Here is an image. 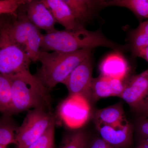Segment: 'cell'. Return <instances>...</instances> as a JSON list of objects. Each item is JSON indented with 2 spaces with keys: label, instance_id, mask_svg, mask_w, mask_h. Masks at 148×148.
I'll list each match as a JSON object with an SVG mask.
<instances>
[{
  "label": "cell",
  "instance_id": "cell-1",
  "mask_svg": "<svg viewBox=\"0 0 148 148\" xmlns=\"http://www.w3.org/2000/svg\"><path fill=\"white\" fill-rule=\"evenodd\" d=\"M98 47L110 48L117 52L125 49L109 40L101 32L88 31L83 27L76 31L56 30L42 34L40 51L69 53Z\"/></svg>",
  "mask_w": 148,
  "mask_h": 148
},
{
  "label": "cell",
  "instance_id": "cell-2",
  "mask_svg": "<svg viewBox=\"0 0 148 148\" xmlns=\"http://www.w3.org/2000/svg\"><path fill=\"white\" fill-rule=\"evenodd\" d=\"M92 49L69 53L40 51L38 61L41 66L34 75L50 92L58 84L63 83L77 66L91 55Z\"/></svg>",
  "mask_w": 148,
  "mask_h": 148
},
{
  "label": "cell",
  "instance_id": "cell-3",
  "mask_svg": "<svg viewBox=\"0 0 148 148\" xmlns=\"http://www.w3.org/2000/svg\"><path fill=\"white\" fill-rule=\"evenodd\" d=\"M9 76L11 84V116L37 108L51 111L50 92L30 71Z\"/></svg>",
  "mask_w": 148,
  "mask_h": 148
},
{
  "label": "cell",
  "instance_id": "cell-4",
  "mask_svg": "<svg viewBox=\"0 0 148 148\" xmlns=\"http://www.w3.org/2000/svg\"><path fill=\"white\" fill-rule=\"evenodd\" d=\"M5 30L11 39L29 55L32 62L38 61L42 34L28 18L25 11L16 14Z\"/></svg>",
  "mask_w": 148,
  "mask_h": 148
},
{
  "label": "cell",
  "instance_id": "cell-5",
  "mask_svg": "<svg viewBox=\"0 0 148 148\" xmlns=\"http://www.w3.org/2000/svg\"><path fill=\"white\" fill-rule=\"evenodd\" d=\"M51 111L43 108L29 110L22 124L16 130V140L18 148H27L55 123Z\"/></svg>",
  "mask_w": 148,
  "mask_h": 148
},
{
  "label": "cell",
  "instance_id": "cell-6",
  "mask_svg": "<svg viewBox=\"0 0 148 148\" xmlns=\"http://www.w3.org/2000/svg\"><path fill=\"white\" fill-rule=\"evenodd\" d=\"M5 29L0 35V74L10 75L30 71L32 61L29 55L11 39Z\"/></svg>",
  "mask_w": 148,
  "mask_h": 148
},
{
  "label": "cell",
  "instance_id": "cell-7",
  "mask_svg": "<svg viewBox=\"0 0 148 148\" xmlns=\"http://www.w3.org/2000/svg\"><path fill=\"white\" fill-rule=\"evenodd\" d=\"M60 114L66 125L73 128H79L90 118L89 101L82 95H69L61 105Z\"/></svg>",
  "mask_w": 148,
  "mask_h": 148
},
{
  "label": "cell",
  "instance_id": "cell-8",
  "mask_svg": "<svg viewBox=\"0 0 148 148\" xmlns=\"http://www.w3.org/2000/svg\"><path fill=\"white\" fill-rule=\"evenodd\" d=\"M92 69L90 55L74 69L62 83L68 89L69 95H82L89 101L93 79Z\"/></svg>",
  "mask_w": 148,
  "mask_h": 148
},
{
  "label": "cell",
  "instance_id": "cell-9",
  "mask_svg": "<svg viewBox=\"0 0 148 148\" xmlns=\"http://www.w3.org/2000/svg\"><path fill=\"white\" fill-rule=\"evenodd\" d=\"M148 92V69L127 80L119 97L137 111Z\"/></svg>",
  "mask_w": 148,
  "mask_h": 148
},
{
  "label": "cell",
  "instance_id": "cell-10",
  "mask_svg": "<svg viewBox=\"0 0 148 148\" xmlns=\"http://www.w3.org/2000/svg\"><path fill=\"white\" fill-rule=\"evenodd\" d=\"M24 6L27 18L38 29L44 30L46 33L56 30L55 18L42 0H28Z\"/></svg>",
  "mask_w": 148,
  "mask_h": 148
},
{
  "label": "cell",
  "instance_id": "cell-11",
  "mask_svg": "<svg viewBox=\"0 0 148 148\" xmlns=\"http://www.w3.org/2000/svg\"><path fill=\"white\" fill-rule=\"evenodd\" d=\"M101 138L117 148H128L132 143V127L129 123L123 127H114L95 123Z\"/></svg>",
  "mask_w": 148,
  "mask_h": 148
},
{
  "label": "cell",
  "instance_id": "cell-12",
  "mask_svg": "<svg viewBox=\"0 0 148 148\" xmlns=\"http://www.w3.org/2000/svg\"><path fill=\"white\" fill-rule=\"evenodd\" d=\"M51 12L56 21L68 31H76L84 27L75 18L64 0H42Z\"/></svg>",
  "mask_w": 148,
  "mask_h": 148
},
{
  "label": "cell",
  "instance_id": "cell-13",
  "mask_svg": "<svg viewBox=\"0 0 148 148\" xmlns=\"http://www.w3.org/2000/svg\"><path fill=\"white\" fill-rule=\"evenodd\" d=\"M124 83L121 80L110 79L100 75L93 78L90 98L95 100L111 96L120 97L122 93Z\"/></svg>",
  "mask_w": 148,
  "mask_h": 148
},
{
  "label": "cell",
  "instance_id": "cell-14",
  "mask_svg": "<svg viewBox=\"0 0 148 148\" xmlns=\"http://www.w3.org/2000/svg\"><path fill=\"white\" fill-rule=\"evenodd\" d=\"M101 76L123 80L127 76L130 67L127 61L119 52L106 57L99 66Z\"/></svg>",
  "mask_w": 148,
  "mask_h": 148
},
{
  "label": "cell",
  "instance_id": "cell-15",
  "mask_svg": "<svg viewBox=\"0 0 148 148\" xmlns=\"http://www.w3.org/2000/svg\"><path fill=\"white\" fill-rule=\"evenodd\" d=\"M95 123L114 127H122L128 124L121 104H116L98 110L95 114Z\"/></svg>",
  "mask_w": 148,
  "mask_h": 148
},
{
  "label": "cell",
  "instance_id": "cell-16",
  "mask_svg": "<svg viewBox=\"0 0 148 148\" xmlns=\"http://www.w3.org/2000/svg\"><path fill=\"white\" fill-rule=\"evenodd\" d=\"M68 5L77 21L83 26L89 19L93 8L99 5V1L88 0H64Z\"/></svg>",
  "mask_w": 148,
  "mask_h": 148
},
{
  "label": "cell",
  "instance_id": "cell-17",
  "mask_svg": "<svg viewBox=\"0 0 148 148\" xmlns=\"http://www.w3.org/2000/svg\"><path fill=\"white\" fill-rule=\"evenodd\" d=\"M102 6H117L129 9L136 15L143 18H148V0H114L99 1Z\"/></svg>",
  "mask_w": 148,
  "mask_h": 148
},
{
  "label": "cell",
  "instance_id": "cell-18",
  "mask_svg": "<svg viewBox=\"0 0 148 148\" xmlns=\"http://www.w3.org/2000/svg\"><path fill=\"white\" fill-rule=\"evenodd\" d=\"M12 109L11 84L9 76L0 74V112L11 116Z\"/></svg>",
  "mask_w": 148,
  "mask_h": 148
},
{
  "label": "cell",
  "instance_id": "cell-19",
  "mask_svg": "<svg viewBox=\"0 0 148 148\" xmlns=\"http://www.w3.org/2000/svg\"><path fill=\"white\" fill-rule=\"evenodd\" d=\"M10 117L5 116L0 118V144L7 147L11 144L17 145L16 134L18 127Z\"/></svg>",
  "mask_w": 148,
  "mask_h": 148
},
{
  "label": "cell",
  "instance_id": "cell-20",
  "mask_svg": "<svg viewBox=\"0 0 148 148\" xmlns=\"http://www.w3.org/2000/svg\"><path fill=\"white\" fill-rule=\"evenodd\" d=\"M131 48L136 56L138 52L148 46V20L140 23L131 35Z\"/></svg>",
  "mask_w": 148,
  "mask_h": 148
},
{
  "label": "cell",
  "instance_id": "cell-21",
  "mask_svg": "<svg viewBox=\"0 0 148 148\" xmlns=\"http://www.w3.org/2000/svg\"><path fill=\"white\" fill-rule=\"evenodd\" d=\"M89 144L87 135L80 130L74 132L66 138L60 148H88Z\"/></svg>",
  "mask_w": 148,
  "mask_h": 148
},
{
  "label": "cell",
  "instance_id": "cell-22",
  "mask_svg": "<svg viewBox=\"0 0 148 148\" xmlns=\"http://www.w3.org/2000/svg\"><path fill=\"white\" fill-rule=\"evenodd\" d=\"M55 125V123L51 125L41 136L27 148H56Z\"/></svg>",
  "mask_w": 148,
  "mask_h": 148
},
{
  "label": "cell",
  "instance_id": "cell-23",
  "mask_svg": "<svg viewBox=\"0 0 148 148\" xmlns=\"http://www.w3.org/2000/svg\"><path fill=\"white\" fill-rule=\"evenodd\" d=\"M28 0H0V15L11 14L16 16L18 8L24 5Z\"/></svg>",
  "mask_w": 148,
  "mask_h": 148
},
{
  "label": "cell",
  "instance_id": "cell-24",
  "mask_svg": "<svg viewBox=\"0 0 148 148\" xmlns=\"http://www.w3.org/2000/svg\"><path fill=\"white\" fill-rule=\"evenodd\" d=\"M137 129L140 140L148 139V117L143 116L139 120Z\"/></svg>",
  "mask_w": 148,
  "mask_h": 148
},
{
  "label": "cell",
  "instance_id": "cell-25",
  "mask_svg": "<svg viewBox=\"0 0 148 148\" xmlns=\"http://www.w3.org/2000/svg\"><path fill=\"white\" fill-rule=\"evenodd\" d=\"M88 148H117L111 145L101 138H97L89 144Z\"/></svg>",
  "mask_w": 148,
  "mask_h": 148
},
{
  "label": "cell",
  "instance_id": "cell-26",
  "mask_svg": "<svg viewBox=\"0 0 148 148\" xmlns=\"http://www.w3.org/2000/svg\"><path fill=\"white\" fill-rule=\"evenodd\" d=\"M11 14H3L0 15V35L6 27L12 21L10 18Z\"/></svg>",
  "mask_w": 148,
  "mask_h": 148
},
{
  "label": "cell",
  "instance_id": "cell-27",
  "mask_svg": "<svg viewBox=\"0 0 148 148\" xmlns=\"http://www.w3.org/2000/svg\"><path fill=\"white\" fill-rule=\"evenodd\" d=\"M137 111L142 114L143 116L148 117V92L147 95Z\"/></svg>",
  "mask_w": 148,
  "mask_h": 148
},
{
  "label": "cell",
  "instance_id": "cell-28",
  "mask_svg": "<svg viewBox=\"0 0 148 148\" xmlns=\"http://www.w3.org/2000/svg\"><path fill=\"white\" fill-rule=\"evenodd\" d=\"M136 56L143 58L148 63V46L139 51Z\"/></svg>",
  "mask_w": 148,
  "mask_h": 148
},
{
  "label": "cell",
  "instance_id": "cell-29",
  "mask_svg": "<svg viewBox=\"0 0 148 148\" xmlns=\"http://www.w3.org/2000/svg\"><path fill=\"white\" fill-rule=\"evenodd\" d=\"M135 148H148V139L140 140L139 144Z\"/></svg>",
  "mask_w": 148,
  "mask_h": 148
},
{
  "label": "cell",
  "instance_id": "cell-30",
  "mask_svg": "<svg viewBox=\"0 0 148 148\" xmlns=\"http://www.w3.org/2000/svg\"><path fill=\"white\" fill-rule=\"evenodd\" d=\"M0 148H7V147L2 145H1V144H0Z\"/></svg>",
  "mask_w": 148,
  "mask_h": 148
}]
</instances>
